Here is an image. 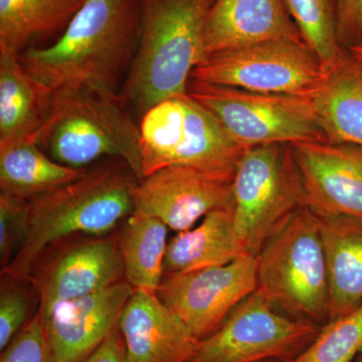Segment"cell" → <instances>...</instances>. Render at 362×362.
<instances>
[{"label": "cell", "mask_w": 362, "mask_h": 362, "mask_svg": "<svg viewBox=\"0 0 362 362\" xmlns=\"http://www.w3.org/2000/svg\"><path fill=\"white\" fill-rule=\"evenodd\" d=\"M141 7L142 0H89L52 45L21 52V65L52 93L119 94L137 47Z\"/></svg>", "instance_id": "1"}, {"label": "cell", "mask_w": 362, "mask_h": 362, "mask_svg": "<svg viewBox=\"0 0 362 362\" xmlns=\"http://www.w3.org/2000/svg\"><path fill=\"white\" fill-rule=\"evenodd\" d=\"M138 183L122 159H105L82 177L35 199L25 244L1 275L28 281L40 257L59 243L116 232L134 213Z\"/></svg>", "instance_id": "2"}, {"label": "cell", "mask_w": 362, "mask_h": 362, "mask_svg": "<svg viewBox=\"0 0 362 362\" xmlns=\"http://www.w3.org/2000/svg\"><path fill=\"white\" fill-rule=\"evenodd\" d=\"M216 0H142L139 37L119 97L141 118L154 105L187 94L206 59L204 28Z\"/></svg>", "instance_id": "3"}, {"label": "cell", "mask_w": 362, "mask_h": 362, "mask_svg": "<svg viewBox=\"0 0 362 362\" xmlns=\"http://www.w3.org/2000/svg\"><path fill=\"white\" fill-rule=\"evenodd\" d=\"M37 145L69 168H88L101 159H122L139 182L144 178L139 126L116 93L92 88L52 93Z\"/></svg>", "instance_id": "4"}, {"label": "cell", "mask_w": 362, "mask_h": 362, "mask_svg": "<svg viewBox=\"0 0 362 362\" xmlns=\"http://www.w3.org/2000/svg\"><path fill=\"white\" fill-rule=\"evenodd\" d=\"M256 293L277 310L318 325L329 322V275L320 220L302 206L256 256Z\"/></svg>", "instance_id": "5"}, {"label": "cell", "mask_w": 362, "mask_h": 362, "mask_svg": "<svg viewBox=\"0 0 362 362\" xmlns=\"http://www.w3.org/2000/svg\"><path fill=\"white\" fill-rule=\"evenodd\" d=\"M302 206H306L304 188L291 144L245 150L233 180V209L235 230L247 254L257 256Z\"/></svg>", "instance_id": "6"}, {"label": "cell", "mask_w": 362, "mask_h": 362, "mask_svg": "<svg viewBox=\"0 0 362 362\" xmlns=\"http://www.w3.org/2000/svg\"><path fill=\"white\" fill-rule=\"evenodd\" d=\"M187 94L244 149L270 144L327 141L311 96L269 94L190 80Z\"/></svg>", "instance_id": "7"}, {"label": "cell", "mask_w": 362, "mask_h": 362, "mask_svg": "<svg viewBox=\"0 0 362 362\" xmlns=\"http://www.w3.org/2000/svg\"><path fill=\"white\" fill-rule=\"evenodd\" d=\"M322 326L286 315L258 293L242 302L185 362L289 361L309 346Z\"/></svg>", "instance_id": "8"}, {"label": "cell", "mask_w": 362, "mask_h": 362, "mask_svg": "<svg viewBox=\"0 0 362 362\" xmlns=\"http://www.w3.org/2000/svg\"><path fill=\"white\" fill-rule=\"evenodd\" d=\"M326 70L304 42L272 40L207 57L190 80L269 94L312 96Z\"/></svg>", "instance_id": "9"}, {"label": "cell", "mask_w": 362, "mask_h": 362, "mask_svg": "<svg viewBox=\"0 0 362 362\" xmlns=\"http://www.w3.org/2000/svg\"><path fill=\"white\" fill-rule=\"evenodd\" d=\"M140 120L144 177L169 165L211 170L225 157V131L187 93L154 105Z\"/></svg>", "instance_id": "10"}, {"label": "cell", "mask_w": 362, "mask_h": 362, "mask_svg": "<svg viewBox=\"0 0 362 362\" xmlns=\"http://www.w3.org/2000/svg\"><path fill=\"white\" fill-rule=\"evenodd\" d=\"M52 249L51 258L33 269L28 280L39 297L37 310L42 316L58 304L126 280L119 230L104 235L71 238Z\"/></svg>", "instance_id": "11"}, {"label": "cell", "mask_w": 362, "mask_h": 362, "mask_svg": "<svg viewBox=\"0 0 362 362\" xmlns=\"http://www.w3.org/2000/svg\"><path fill=\"white\" fill-rule=\"evenodd\" d=\"M256 288V256L246 254L226 265L164 276L156 294L199 340L218 329Z\"/></svg>", "instance_id": "12"}, {"label": "cell", "mask_w": 362, "mask_h": 362, "mask_svg": "<svg viewBox=\"0 0 362 362\" xmlns=\"http://www.w3.org/2000/svg\"><path fill=\"white\" fill-rule=\"evenodd\" d=\"M233 180L192 166H165L138 183L134 213L185 232L214 209L233 206Z\"/></svg>", "instance_id": "13"}, {"label": "cell", "mask_w": 362, "mask_h": 362, "mask_svg": "<svg viewBox=\"0 0 362 362\" xmlns=\"http://www.w3.org/2000/svg\"><path fill=\"white\" fill-rule=\"evenodd\" d=\"M291 146L306 206L319 216L362 220V148L327 141Z\"/></svg>", "instance_id": "14"}, {"label": "cell", "mask_w": 362, "mask_h": 362, "mask_svg": "<svg viewBox=\"0 0 362 362\" xmlns=\"http://www.w3.org/2000/svg\"><path fill=\"white\" fill-rule=\"evenodd\" d=\"M134 291L123 280L102 291L58 304L42 316L52 361H84L119 325L124 307Z\"/></svg>", "instance_id": "15"}, {"label": "cell", "mask_w": 362, "mask_h": 362, "mask_svg": "<svg viewBox=\"0 0 362 362\" xmlns=\"http://www.w3.org/2000/svg\"><path fill=\"white\" fill-rule=\"evenodd\" d=\"M119 328L127 362H185L199 341L187 324L151 293L133 292Z\"/></svg>", "instance_id": "16"}, {"label": "cell", "mask_w": 362, "mask_h": 362, "mask_svg": "<svg viewBox=\"0 0 362 362\" xmlns=\"http://www.w3.org/2000/svg\"><path fill=\"white\" fill-rule=\"evenodd\" d=\"M272 40L304 42L285 0H216L204 28L206 58Z\"/></svg>", "instance_id": "17"}, {"label": "cell", "mask_w": 362, "mask_h": 362, "mask_svg": "<svg viewBox=\"0 0 362 362\" xmlns=\"http://www.w3.org/2000/svg\"><path fill=\"white\" fill-rule=\"evenodd\" d=\"M52 93L21 65L20 54L0 51V145L37 143L47 122Z\"/></svg>", "instance_id": "18"}, {"label": "cell", "mask_w": 362, "mask_h": 362, "mask_svg": "<svg viewBox=\"0 0 362 362\" xmlns=\"http://www.w3.org/2000/svg\"><path fill=\"white\" fill-rule=\"evenodd\" d=\"M319 220L329 275L330 322L362 304V220L345 216Z\"/></svg>", "instance_id": "19"}, {"label": "cell", "mask_w": 362, "mask_h": 362, "mask_svg": "<svg viewBox=\"0 0 362 362\" xmlns=\"http://www.w3.org/2000/svg\"><path fill=\"white\" fill-rule=\"evenodd\" d=\"M246 254L235 230L233 206L220 207L169 240L164 276L226 265Z\"/></svg>", "instance_id": "20"}, {"label": "cell", "mask_w": 362, "mask_h": 362, "mask_svg": "<svg viewBox=\"0 0 362 362\" xmlns=\"http://www.w3.org/2000/svg\"><path fill=\"white\" fill-rule=\"evenodd\" d=\"M88 1L0 0V51L20 54L58 40Z\"/></svg>", "instance_id": "21"}, {"label": "cell", "mask_w": 362, "mask_h": 362, "mask_svg": "<svg viewBox=\"0 0 362 362\" xmlns=\"http://www.w3.org/2000/svg\"><path fill=\"white\" fill-rule=\"evenodd\" d=\"M311 101L327 142L362 148V78L349 57L330 71Z\"/></svg>", "instance_id": "22"}, {"label": "cell", "mask_w": 362, "mask_h": 362, "mask_svg": "<svg viewBox=\"0 0 362 362\" xmlns=\"http://www.w3.org/2000/svg\"><path fill=\"white\" fill-rule=\"evenodd\" d=\"M88 168L63 165L33 141L0 145V192L33 202L82 177Z\"/></svg>", "instance_id": "23"}, {"label": "cell", "mask_w": 362, "mask_h": 362, "mask_svg": "<svg viewBox=\"0 0 362 362\" xmlns=\"http://www.w3.org/2000/svg\"><path fill=\"white\" fill-rule=\"evenodd\" d=\"M168 226L153 216L133 213L119 228L125 279L135 291L156 294L164 277Z\"/></svg>", "instance_id": "24"}, {"label": "cell", "mask_w": 362, "mask_h": 362, "mask_svg": "<svg viewBox=\"0 0 362 362\" xmlns=\"http://www.w3.org/2000/svg\"><path fill=\"white\" fill-rule=\"evenodd\" d=\"M305 44L328 71L344 58L338 40L335 0H285Z\"/></svg>", "instance_id": "25"}, {"label": "cell", "mask_w": 362, "mask_h": 362, "mask_svg": "<svg viewBox=\"0 0 362 362\" xmlns=\"http://www.w3.org/2000/svg\"><path fill=\"white\" fill-rule=\"evenodd\" d=\"M362 351V304L321 328L299 356L285 362H350Z\"/></svg>", "instance_id": "26"}, {"label": "cell", "mask_w": 362, "mask_h": 362, "mask_svg": "<svg viewBox=\"0 0 362 362\" xmlns=\"http://www.w3.org/2000/svg\"><path fill=\"white\" fill-rule=\"evenodd\" d=\"M32 202L0 192V266L6 269L25 244Z\"/></svg>", "instance_id": "27"}, {"label": "cell", "mask_w": 362, "mask_h": 362, "mask_svg": "<svg viewBox=\"0 0 362 362\" xmlns=\"http://www.w3.org/2000/svg\"><path fill=\"white\" fill-rule=\"evenodd\" d=\"M28 281L1 275L0 284V349L9 342L28 322L30 298L25 285Z\"/></svg>", "instance_id": "28"}, {"label": "cell", "mask_w": 362, "mask_h": 362, "mask_svg": "<svg viewBox=\"0 0 362 362\" xmlns=\"http://www.w3.org/2000/svg\"><path fill=\"white\" fill-rule=\"evenodd\" d=\"M0 362H54L39 310L2 350Z\"/></svg>", "instance_id": "29"}, {"label": "cell", "mask_w": 362, "mask_h": 362, "mask_svg": "<svg viewBox=\"0 0 362 362\" xmlns=\"http://www.w3.org/2000/svg\"><path fill=\"white\" fill-rule=\"evenodd\" d=\"M337 35L341 47L362 42V0H335Z\"/></svg>", "instance_id": "30"}, {"label": "cell", "mask_w": 362, "mask_h": 362, "mask_svg": "<svg viewBox=\"0 0 362 362\" xmlns=\"http://www.w3.org/2000/svg\"><path fill=\"white\" fill-rule=\"evenodd\" d=\"M80 362H127L125 343L119 325L94 352Z\"/></svg>", "instance_id": "31"}, {"label": "cell", "mask_w": 362, "mask_h": 362, "mask_svg": "<svg viewBox=\"0 0 362 362\" xmlns=\"http://www.w3.org/2000/svg\"><path fill=\"white\" fill-rule=\"evenodd\" d=\"M349 51L350 54L349 58L354 62L362 78V42L361 44L352 45V47H349Z\"/></svg>", "instance_id": "32"}, {"label": "cell", "mask_w": 362, "mask_h": 362, "mask_svg": "<svg viewBox=\"0 0 362 362\" xmlns=\"http://www.w3.org/2000/svg\"><path fill=\"white\" fill-rule=\"evenodd\" d=\"M356 362H362V351L357 356Z\"/></svg>", "instance_id": "33"}, {"label": "cell", "mask_w": 362, "mask_h": 362, "mask_svg": "<svg viewBox=\"0 0 362 362\" xmlns=\"http://www.w3.org/2000/svg\"><path fill=\"white\" fill-rule=\"evenodd\" d=\"M259 362H282V361H274V359H268V361H259Z\"/></svg>", "instance_id": "34"}]
</instances>
